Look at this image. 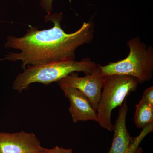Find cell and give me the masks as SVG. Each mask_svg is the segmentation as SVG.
<instances>
[{
    "mask_svg": "<svg viewBox=\"0 0 153 153\" xmlns=\"http://www.w3.org/2000/svg\"><path fill=\"white\" fill-rule=\"evenodd\" d=\"M127 98H126L120 106L117 119L113 125V138L112 144L108 153H124L128 149L131 142L133 140L127 128L126 119L128 111L127 103Z\"/></svg>",
    "mask_w": 153,
    "mask_h": 153,
    "instance_id": "cell-8",
    "label": "cell"
},
{
    "mask_svg": "<svg viewBox=\"0 0 153 153\" xmlns=\"http://www.w3.org/2000/svg\"><path fill=\"white\" fill-rule=\"evenodd\" d=\"M134 122L138 128H143L153 122V106L142 98L136 105Z\"/></svg>",
    "mask_w": 153,
    "mask_h": 153,
    "instance_id": "cell-9",
    "label": "cell"
},
{
    "mask_svg": "<svg viewBox=\"0 0 153 153\" xmlns=\"http://www.w3.org/2000/svg\"><path fill=\"white\" fill-rule=\"evenodd\" d=\"M129 53L126 58L105 66L99 65L102 76L111 74L128 75L139 83L149 82L153 76V48L147 47L139 37L127 41Z\"/></svg>",
    "mask_w": 153,
    "mask_h": 153,
    "instance_id": "cell-3",
    "label": "cell"
},
{
    "mask_svg": "<svg viewBox=\"0 0 153 153\" xmlns=\"http://www.w3.org/2000/svg\"><path fill=\"white\" fill-rule=\"evenodd\" d=\"M142 98L153 106V86L148 88L145 91Z\"/></svg>",
    "mask_w": 153,
    "mask_h": 153,
    "instance_id": "cell-11",
    "label": "cell"
},
{
    "mask_svg": "<svg viewBox=\"0 0 153 153\" xmlns=\"http://www.w3.org/2000/svg\"><path fill=\"white\" fill-rule=\"evenodd\" d=\"M44 151L33 133L0 132V153H42Z\"/></svg>",
    "mask_w": 153,
    "mask_h": 153,
    "instance_id": "cell-6",
    "label": "cell"
},
{
    "mask_svg": "<svg viewBox=\"0 0 153 153\" xmlns=\"http://www.w3.org/2000/svg\"><path fill=\"white\" fill-rule=\"evenodd\" d=\"M97 64L90 58H85L81 61L74 60L52 62L39 65L29 66L24 71L17 75L13 83V88L21 93L35 82L48 85L58 82L71 73L83 72L90 74Z\"/></svg>",
    "mask_w": 153,
    "mask_h": 153,
    "instance_id": "cell-2",
    "label": "cell"
},
{
    "mask_svg": "<svg viewBox=\"0 0 153 153\" xmlns=\"http://www.w3.org/2000/svg\"><path fill=\"white\" fill-rule=\"evenodd\" d=\"M153 131V122L149 123L143 128L139 135L134 138L132 141L128 149L124 153H135L138 149L140 143L147 135Z\"/></svg>",
    "mask_w": 153,
    "mask_h": 153,
    "instance_id": "cell-10",
    "label": "cell"
},
{
    "mask_svg": "<svg viewBox=\"0 0 153 153\" xmlns=\"http://www.w3.org/2000/svg\"></svg>",
    "mask_w": 153,
    "mask_h": 153,
    "instance_id": "cell-15",
    "label": "cell"
},
{
    "mask_svg": "<svg viewBox=\"0 0 153 153\" xmlns=\"http://www.w3.org/2000/svg\"><path fill=\"white\" fill-rule=\"evenodd\" d=\"M143 149L142 148H139L137 150V151L136 153H143Z\"/></svg>",
    "mask_w": 153,
    "mask_h": 153,
    "instance_id": "cell-14",
    "label": "cell"
},
{
    "mask_svg": "<svg viewBox=\"0 0 153 153\" xmlns=\"http://www.w3.org/2000/svg\"><path fill=\"white\" fill-rule=\"evenodd\" d=\"M60 87L70 102L69 112L74 123L87 121L97 122V111L83 94L70 86L62 85Z\"/></svg>",
    "mask_w": 153,
    "mask_h": 153,
    "instance_id": "cell-7",
    "label": "cell"
},
{
    "mask_svg": "<svg viewBox=\"0 0 153 153\" xmlns=\"http://www.w3.org/2000/svg\"><path fill=\"white\" fill-rule=\"evenodd\" d=\"M44 153H73L71 149H64L62 147L56 146L52 149H47L44 148Z\"/></svg>",
    "mask_w": 153,
    "mask_h": 153,
    "instance_id": "cell-12",
    "label": "cell"
},
{
    "mask_svg": "<svg viewBox=\"0 0 153 153\" xmlns=\"http://www.w3.org/2000/svg\"><path fill=\"white\" fill-rule=\"evenodd\" d=\"M103 76L99 64L90 74L79 77L77 73L73 72L57 82L59 86H70L78 89L88 98L96 111L103 86Z\"/></svg>",
    "mask_w": 153,
    "mask_h": 153,
    "instance_id": "cell-5",
    "label": "cell"
},
{
    "mask_svg": "<svg viewBox=\"0 0 153 153\" xmlns=\"http://www.w3.org/2000/svg\"><path fill=\"white\" fill-rule=\"evenodd\" d=\"M139 83L133 76L121 74L103 76V90L97 110V122L100 127L109 131H113L111 113L121 106L131 92L135 91Z\"/></svg>",
    "mask_w": 153,
    "mask_h": 153,
    "instance_id": "cell-4",
    "label": "cell"
},
{
    "mask_svg": "<svg viewBox=\"0 0 153 153\" xmlns=\"http://www.w3.org/2000/svg\"><path fill=\"white\" fill-rule=\"evenodd\" d=\"M53 0H41L40 5L41 7L49 14L53 10Z\"/></svg>",
    "mask_w": 153,
    "mask_h": 153,
    "instance_id": "cell-13",
    "label": "cell"
},
{
    "mask_svg": "<svg viewBox=\"0 0 153 153\" xmlns=\"http://www.w3.org/2000/svg\"><path fill=\"white\" fill-rule=\"evenodd\" d=\"M62 19V13L48 14L45 17V22H53L52 28L39 30L37 27H30L23 37L9 36L5 48L19 49L21 52H10L1 60L22 61L25 69L27 65L39 66L74 60L77 48L93 40L94 25L90 22H84L79 30L68 34L61 28Z\"/></svg>",
    "mask_w": 153,
    "mask_h": 153,
    "instance_id": "cell-1",
    "label": "cell"
}]
</instances>
